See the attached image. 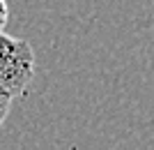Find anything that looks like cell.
Returning <instances> with one entry per match:
<instances>
[{
  "label": "cell",
  "instance_id": "cell-1",
  "mask_svg": "<svg viewBox=\"0 0 154 150\" xmlns=\"http://www.w3.org/2000/svg\"><path fill=\"white\" fill-rule=\"evenodd\" d=\"M37 60L30 42L0 30V92L9 99L26 95L35 81Z\"/></svg>",
  "mask_w": 154,
  "mask_h": 150
},
{
  "label": "cell",
  "instance_id": "cell-2",
  "mask_svg": "<svg viewBox=\"0 0 154 150\" xmlns=\"http://www.w3.org/2000/svg\"><path fill=\"white\" fill-rule=\"evenodd\" d=\"M9 106H12V99L0 92V127H2V123H5L7 116H9Z\"/></svg>",
  "mask_w": 154,
  "mask_h": 150
},
{
  "label": "cell",
  "instance_id": "cell-3",
  "mask_svg": "<svg viewBox=\"0 0 154 150\" xmlns=\"http://www.w3.org/2000/svg\"><path fill=\"white\" fill-rule=\"evenodd\" d=\"M7 19H9V7H7V0H0V30L7 26Z\"/></svg>",
  "mask_w": 154,
  "mask_h": 150
}]
</instances>
